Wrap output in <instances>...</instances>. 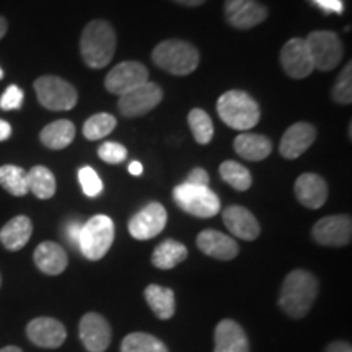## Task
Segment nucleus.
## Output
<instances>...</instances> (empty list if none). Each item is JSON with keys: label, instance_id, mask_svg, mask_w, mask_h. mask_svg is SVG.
Segmentation results:
<instances>
[{"label": "nucleus", "instance_id": "49530a36", "mask_svg": "<svg viewBox=\"0 0 352 352\" xmlns=\"http://www.w3.org/2000/svg\"><path fill=\"white\" fill-rule=\"evenodd\" d=\"M0 352H23V351L16 346H7V347H3V349H0Z\"/></svg>", "mask_w": 352, "mask_h": 352}, {"label": "nucleus", "instance_id": "4be33fe9", "mask_svg": "<svg viewBox=\"0 0 352 352\" xmlns=\"http://www.w3.org/2000/svg\"><path fill=\"white\" fill-rule=\"evenodd\" d=\"M34 264L43 274L59 276L63 274L69 264V258L65 250L54 241H43L36 246L33 254Z\"/></svg>", "mask_w": 352, "mask_h": 352}, {"label": "nucleus", "instance_id": "a18cd8bd", "mask_svg": "<svg viewBox=\"0 0 352 352\" xmlns=\"http://www.w3.org/2000/svg\"><path fill=\"white\" fill-rule=\"evenodd\" d=\"M7 30H8V23H7V20L3 19L2 15H0V39H2L3 36H6V34H7Z\"/></svg>", "mask_w": 352, "mask_h": 352}, {"label": "nucleus", "instance_id": "b1692460", "mask_svg": "<svg viewBox=\"0 0 352 352\" xmlns=\"http://www.w3.org/2000/svg\"><path fill=\"white\" fill-rule=\"evenodd\" d=\"M233 148L241 158L248 162H261L267 158L272 152V144L267 138L261 134H250L243 132L233 142Z\"/></svg>", "mask_w": 352, "mask_h": 352}, {"label": "nucleus", "instance_id": "f257e3e1", "mask_svg": "<svg viewBox=\"0 0 352 352\" xmlns=\"http://www.w3.org/2000/svg\"><path fill=\"white\" fill-rule=\"evenodd\" d=\"M318 290V279L310 271H290L280 287L279 307L290 318H303L314 307Z\"/></svg>", "mask_w": 352, "mask_h": 352}, {"label": "nucleus", "instance_id": "7ed1b4c3", "mask_svg": "<svg viewBox=\"0 0 352 352\" xmlns=\"http://www.w3.org/2000/svg\"><path fill=\"white\" fill-rule=\"evenodd\" d=\"M219 118L228 127L236 131H250L259 122L261 109L243 90H228L217 101Z\"/></svg>", "mask_w": 352, "mask_h": 352}, {"label": "nucleus", "instance_id": "ddd939ff", "mask_svg": "<svg viewBox=\"0 0 352 352\" xmlns=\"http://www.w3.org/2000/svg\"><path fill=\"white\" fill-rule=\"evenodd\" d=\"M280 65L290 78L302 80L314 72L310 52H308L305 39L292 38L280 50Z\"/></svg>", "mask_w": 352, "mask_h": 352}, {"label": "nucleus", "instance_id": "de8ad7c7", "mask_svg": "<svg viewBox=\"0 0 352 352\" xmlns=\"http://www.w3.org/2000/svg\"><path fill=\"white\" fill-rule=\"evenodd\" d=\"M2 78H3V70L0 67V80H2Z\"/></svg>", "mask_w": 352, "mask_h": 352}, {"label": "nucleus", "instance_id": "72a5a7b5", "mask_svg": "<svg viewBox=\"0 0 352 352\" xmlns=\"http://www.w3.org/2000/svg\"><path fill=\"white\" fill-rule=\"evenodd\" d=\"M331 98L338 104H351L352 103V64L347 63L346 67L338 77L331 90Z\"/></svg>", "mask_w": 352, "mask_h": 352}, {"label": "nucleus", "instance_id": "c03bdc74", "mask_svg": "<svg viewBox=\"0 0 352 352\" xmlns=\"http://www.w3.org/2000/svg\"><path fill=\"white\" fill-rule=\"evenodd\" d=\"M129 173L134 176L142 175V165H140L139 162H132V164L129 165Z\"/></svg>", "mask_w": 352, "mask_h": 352}, {"label": "nucleus", "instance_id": "2f4dec72", "mask_svg": "<svg viewBox=\"0 0 352 352\" xmlns=\"http://www.w3.org/2000/svg\"><path fill=\"white\" fill-rule=\"evenodd\" d=\"M188 124L191 127L196 142L201 145L209 144L214 138V122L204 109L195 108L188 114Z\"/></svg>", "mask_w": 352, "mask_h": 352}, {"label": "nucleus", "instance_id": "cd10ccee", "mask_svg": "<svg viewBox=\"0 0 352 352\" xmlns=\"http://www.w3.org/2000/svg\"><path fill=\"white\" fill-rule=\"evenodd\" d=\"M56 178L50 168L36 165L28 171V191L38 199H51L56 195Z\"/></svg>", "mask_w": 352, "mask_h": 352}, {"label": "nucleus", "instance_id": "393cba45", "mask_svg": "<svg viewBox=\"0 0 352 352\" xmlns=\"http://www.w3.org/2000/svg\"><path fill=\"white\" fill-rule=\"evenodd\" d=\"M44 147L51 151H63L76 139V126L67 120H57L47 124L39 134Z\"/></svg>", "mask_w": 352, "mask_h": 352}, {"label": "nucleus", "instance_id": "7c9ffc66", "mask_svg": "<svg viewBox=\"0 0 352 352\" xmlns=\"http://www.w3.org/2000/svg\"><path fill=\"white\" fill-rule=\"evenodd\" d=\"M121 352H168V349L152 334L131 333L122 340Z\"/></svg>", "mask_w": 352, "mask_h": 352}, {"label": "nucleus", "instance_id": "412c9836", "mask_svg": "<svg viewBox=\"0 0 352 352\" xmlns=\"http://www.w3.org/2000/svg\"><path fill=\"white\" fill-rule=\"evenodd\" d=\"M214 352H250V341L241 324L222 320L214 331Z\"/></svg>", "mask_w": 352, "mask_h": 352}, {"label": "nucleus", "instance_id": "09e8293b", "mask_svg": "<svg viewBox=\"0 0 352 352\" xmlns=\"http://www.w3.org/2000/svg\"><path fill=\"white\" fill-rule=\"evenodd\" d=\"M0 285H2V276H0Z\"/></svg>", "mask_w": 352, "mask_h": 352}, {"label": "nucleus", "instance_id": "39448f33", "mask_svg": "<svg viewBox=\"0 0 352 352\" xmlns=\"http://www.w3.org/2000/svg\"><path fill=\"white\" fill-rule=\"evenodd\" d=\"M114 240V222L108 215L98 214L82 226L78 250L90 261H98L109 252Z\"/></svg>", "mask_w": 352, "mask_h": 352}, {"label": "nucleus", "instance_id": "5701e85b", "mask_svg": "<svg viewBox=\"0 0 352 352\" xmlns=\"http://www.w3.org/2000/svg\"><path fill=\"white\" fill-rule=\"evenodd\" d=\"M33 233V222L26 215H16L0 228V243L8 252H19L25 248Z\"/></svg>", "mask_w": 352, "mask_h": 352}, {"label": "nucleus", "instance_id": "9d476101", "mask_svg": "<svg viewBox=\"0 0 352 352\" xmlns=\"http://www.w3.org/2000/svg\"><path fill=\"white\" fill-rule=\"evenodd\" d=\"M148 82V70L144 64L135 60H126L111 69L104 78V87L109 94L122 96Z\"/></svg>", "mask_w": 352, "mask_h": 352}, {"label": "nucleus", "instance_id": "79ce46f5", "mask_svg": "<svg viewBox=\"0 0 352 352\" xmlns=\"http://www.w3.org/2000/svg\"><path fill=\"white\" fill-rule=\"evenodd\" d=\"M12 135V126L7 121L0 120V142L7 140Z\"/></svg>", "mask_w": 352, "mask_h": 352}, {"label": "nucleus", "instance_id": "1a4fd4ad", "mask_svg": "<svg viewBox=\"0 0 352 352\" xmlns=\"http://www.w3.org/2000/svg\"><path fill=\"white\" fill-rule=\"evenodd\" d=\"M164 100V90L153 82H145L129 94L120 96L118 108L126 118H138L151 113Z\"/></svg>", "mask_w": 352, "mask_h": 352}, {"label": "nucleus", "instance_id": "ea45409f", "mask_svg": "<svg viewBox=\"0 0 352 352\" xmlns=\"http://www.w3.org/2000/svg\"><path fill=\"white\" fill-rule=\"evenodd\" d=\"M315 6H318L324 13H338L341 15L344 10V2L342 0H311Z\"/></svg>", "mask_w": 352, "mask_h": 352}, {"label": "nucleus", "instance_id": "4c0bfd02", "mask_svg": "<svg viewBox=\"0 0 352 352\" xmlns=\"http://www.w3.org/2000/svg\"><path fill=\"white\" fill-rule=\"evenodd\" d=\"M83 223L80 220H69L64 226V236L74 248H78V239H80V230Z\"/></svg>", "mask_w": 352, "mask_h": 352}, {"label": "nucleus", "instance_id": "0eeeda50", "mask_svg": "<svg viewBox=\"0 0 352 352\" xmlns=\"http://www.w3.org/2000/svg\"><path fill=\"white\" fill-rule=\"evenodd\" d=\"M34 91L39 103L51 111H69L77 104L76 87L56 76H43L34 82Z\"/></svg>", "mask_w": 352, "mask_h": 352}, {"label": "nucleus", "instance_id": "9b49d317", "mask_svg": "<svg viewBox=\"0 0 352 352\" xmlns=\"http://www.w3.org/2000/svg\"><path fill=\"white\" fill-rule=\"evenodd\" d=\"M166 219H168V215H166L164 206L160 202H151L144 209H140L138 214L132 215L127 228H129L132 239L151 240L164 232Z\"/></svg>", "mask_w": 352, "mask_h": 352}, {"label": "nucleus", "instance_id": "c756f323", "mask_svg": "<svg viewBox=\"0 0 352 352\" xmlns=\"http://www.w3.org/2000/svg\"><path fill=\"white\" fill-rule=\"evenodd\" d=\"M220 176L223 178V182L230 184L236 191H246V189L252 188L253 178L250 170L235 160H227L220 165Z\"/></svg>", "mask_w": 352, "mask_h": 352}, {"label": "nucleus", "instance_id": "58836bf2", "mask_svg": "<svg viewBox=\"0 0 352 352\" xmlns=\"http://www.w3.org/2000/svg\"><path fill=\"white\" fill-rule=\"evenodd\" d=\"M209 173L204 168H195L189 171L188 179L184 183L195 184V186H209Z\"/></svg>", "mask_w": 352, "mask_h": 352}, {"label": "nucleus", "instance_id": "37998d69", "mask_svg": "<svg viewBox=\"0 0 352 352\" xmlns=\"http://www.w3.org/2000/svg\"><path fill=\"white\" fill-rule=\"evenodd\" d=\"M173 2L179 3V6H184V7H199L206 2V0H173Z\"/></svg>", "mask_w": 352, "mask_h": 352}, {"label": "nucleus", "instance_id": "20e7f679", "mask_svg": "<svg viewBox=\"0 0 352 352\" xmlns=\"http://www.w3.org/2000/svg\"><path fill=\"white\" fill-rule=\"evenodd\" d=\"M152 60L171 76H189L199 65V51L182 39H166L158 43L152 52Z\"/></svg>", "mask_w": 352, "mask_h": 352}, {"label": "nucleus", "instance_id": "f8f14e48", "mask_svg": "<svg viewBox=\"0 0 352 352\" xmlns=\"http://www.w3.org/2000/svg\"><path fill=\"white\" fill-rule=\"evenodd\" d=\"M311 235L318 245L346 246L352 239V220L349 215H328L315 223Z\"/></svg>", "mask_w": 352, "mask_h": 352}, {"label": "nucleus", "instance_id": "c85d7f7f", "mask_svg": "<svg viewBox=\"0 0 352 352\" xmlns=\"http://www.w3.org/2000/svg\"><path fill=\"white\" fill-rule=\"evenodd\" d=\"M0 186L12 196L28 195V171L16 165L0 166Z\"/></svg>", "mask_w": 352, "mask_h": 352}, {"label": "nucleus", "instance_id": "473e14b6", "mask_svg": "<svg viewBox=\"0 0 352 352\" xmlns=\"http://www.w3.org/2000/svg\"><path fill=\"white\" fill-rule=\"evenodd\" d=\"M118 121L113 114L109 113H98L94 114L91 118H88L83 124V135L88 140H98L104 139L107 135L111 134L116 127Z\"/></svg>", "mask_w": 352, "mask_h": 352}, {"label": "nucleus", "instance_id": "f03ea898", "mask_svg": "<svg viewBox=\"0 0 352 352\" xmlns=\"http://www.w3.org/2000/svg\"><path fill=\"white\" fill-rule=\"evenodd\" d=\"M116 51V33L104 20H91L80 36L83 63L91 69H103L111 63Z\"/></svg>", "mask_w": 352, "mask_h": 352}, {"label": "nucleus", "instance_id": "6e6552de", "mask_svg": "<svg viewBox=\"0 0 352 352\" xmlns=\"http://www.w3.org/2000/svg\"><path fill=\"white\" fill-rule=\"evenodd\" d=\"M305 43L314 67L321 72H329L338 67L344 56L342 41L334 32H311Z\"/></svg>", "mask_w": 352, "mask_h": 352}, {"label": "nucleus", "instance_id": "a211bd4d", "mask_svg": "<svg viewBox=\"0 0 352 352\" xmlns=\"http://www.w3.org/2000/svg\"><path fill=\"white\" fill-rule=\"evenodd\" d=\"M197 248L202 253L220 261H232L239 256V243L219 230H202L197 235Z\"/></svg>", "mask_w": 352, "mask_h": 352}, {"label": "nucleus", "instance_id": "6ab92c4d", "mask_svg": "<svg viewBox=\"0 0 352 352\" xmlns=\"http://www.w3.org/2000/svg\"><path fill=\"white\" fill-rule=\"evenodd\" d=\"M297 201L307 209H320L328 199V183L315 173H303L294 186Z\"/></svg>", "mask_w": 352, "mask_h": 352}, {"label": "nucleus", "instance_id": "a878e982", "mask_svg": "<svg viewBox=\"0 0 352 352\" xmlns=\"http://www.w3.org/2000/svg\"><path fill=\"white\" fill-rule=\"evenodd\" d=\"M145 300H147L148 307L160 320H170L175 315L176 302H175V292L168 287L158 284H151L145 287L144 292Z\"/></svg>", "mask_w": 352, "mask_h": 352}, {"label": "nucleus", "instance_id": "bb28decb", "mask_svg": "<svg viewBox=\"0 0 352 352\" xmlns=\"http://www.w3.org/2000/svg\"><path fill=\"white\" fill-rule=\"evenodd\" d=\"M188 258V250L182 241L176 240H164L153 250L152 264L158 270H173V267L182 264Z\"/></svg>", "mask_w": 352, "mask_h": 352}, {"label": "nucleus", "instance_id": "e433bc0d", "mask_svg": "<svg viewBox=\"0 0 352 352\" xmlns=\"http://www.w3.org/2000/svg\"><path fill=\"white\" fill-rule=\"evenodd\" d=\"M21 104H23V91L16 85L8 87L0 98V108L3 111H15L21 108Z\"/></svg>", "mask_w": 352, "mask_h": 352}, {"label": "nucleus", "instance_id": "2eb2a0df", "mask_svg": "<svg viewBox=\"0 0 352 352\" xmlns=\"http://www.w3.org/2000/svg\"><path fill=\"white\" fill-rule=\"evenodd\" d=\"M82 344L88 352H104L111 344V327L104 316L95 311L83 315L78 324Z\"/></svg>", "mask_w": 352, "mask_h": 352}, {"label": "nucleus", "instance_id": "4468645a", "mask_svg": "<svg viewBox=\"0 0 352 352\" xmlns=\"http://www.w3.org/2000/svg\"><path fill=\"white\" fill-rule=\"evenodd\" d=\"M223 13L228 25L239 30H250L267 19V8L256 0H226Z\"/></svg>", "mask_w": 352, "mask_h": 352}, {"label": "nucleus", "instance_id": "c9c22d12", "mask_svg": "<svg viewBox=\"0 0 352 352\" xmlns=\"http://www.w3.org/2000/svg\"><path fill=\"white\" fill-rule=\"evenodd\" d=\"M98 157L103 162H107V164L118 165L126 160L127 151L124 145L118 142H103L98 147Z\"/></svg>", "mask_w": 352, "mask_h": 352}, {"label": "nucleus", "instance_id": "f704fd0d", "mask_svg": "<svg viewBox=\"0 0 352 352\" xmlns=\"http://www.w3.org/2000/svg\"><path fill=\"white\" fill-rule=\"evenodd\" d=\"M78 182H80L83 192L88 197L100 196L101 191H103V183H101L98 173L91 166H82L78 170Z\"/></svg>", "mask_w": 352, "mask_h": 352}, {"label": "nucleus", "instance_id": "dca6fc26", "mask_svg": "<svg viewBox=\"0 0 352 352\" xmlns=\"http://www.w3.org/2000/svg\"><path fill=\"white\" fill-rule=\"evenodd\" d=\"M26 336L34 346L43 349H57L65 342L67 329L60 321L50 316H39L26 324Z\"/></svg>", "mask_w": 352, "mask_h": 352}, {"label": "nucleus", "instance_id": "aec40b11", "mask_svg": "<svg viewBox=\"0 0 352 352\" xmlns=\"http://www.w3.org/2000/svg\"><path fill=\"white\" fill-rule=\"evenodd\" d=\"M222 219L228 232L235 235L236 239L253 241L261 233V227H259L256 217L246 208H241V206H230V208H227L223 210Z\"/></svg>", "mask_w": 352, "mask_h": 352}, {"label": "nucleus", "instance_id": "423d86ee", "mask_svg": "<svg viewBox=\"0 0 352 352\" xmlns=\"http://www.w3.org/2000/svg\"><path fill=\"white\" fill-rule=\"evenodd\" d=\"M173 199L179 209L199 219L215 217L220 210L219 196L209 186L182 183L173 189Z\"/></svg>", "mask_w": 352, "mask_h": 352}, {"label": "nucleus", "instance_id": "f3484780", "mask_svg": "<svg viewBox=\"0 0 352 352\" xmlns=\"http://www.w3.org/2000/svg\"><path fill=\"white\" fill-rule=\"evenodd\" d=\"M316 139V129L310 122H296L284 132L279 152L287 160H296L311 147Z\"/></svg>", "mask_w": 352, "mask_h": 352}, {"label": "nucleus", "instance_id": "a19ab883", "mask_svg": "<svg viewBox=\"0 0 352 352\" xmlns=\"http://www.w3.org/2000/svg\"><path fill=\"white\" fill-rule=\"evenodd\" d=\"M327 352H352V347L349 342L334 341L327 347Z\"/></svg>", "mask_w": 352, "mask_h": 352}]
</instances>
